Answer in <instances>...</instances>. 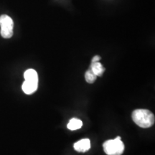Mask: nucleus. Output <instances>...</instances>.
<instances>
[{
	"mask_svg": "<svg viewBox=\"0 0 155 155\" xmlns=\"http://www.w3.org/2000/svg\"><path fill=\"white\" fill-rule=\"evenodd\" d=\"M131 117L136 124L143 129L150 128L154 124V114L148 109H136L132 112Z\"/></svg>",
	"mask_w": 155,
	"mask_h": 155,
	"instance_id": "1",
	"label": "nucleus"
},
{
	"mask_svg": "<svg viewBox=\"0 0 155 155\" xmlns=\"http://www.w3.org/2000/svg\"><path fill=\"white\" fill-rule=\"evenodd\" d=\"M104 152L107 155H121L124 151V144L120 137L106 141L103 144Z\"/></svg>",
	"mask_w": 155,
	"mask_h": 155,
	"instance_id": "2",
	"label": "nucleus"
},
{
	"mask_svg": "<svg viewBox=\"0 0 155 155\" xmlns=\"http://www.w3.org/2000/svg\"><path fill=\"white\" fill-rule=\"evenodd\" d=\"M90 70L96 76H101L104 74V71H105V68H104L102 64L100 63L99 62L91 63V65L90 66Z\"/></svg>",
	"mask_w": 155,
	"mask_h": 155,
	"instance_id": "6",
	"label": "nucleus"
},
{
	"mask_svg": "<svg viewBox=\"0 0 155 155\" xmlns=\"http://www.w3.org/2000/svg\"><path fill=\"white\" fill-rule=\"evenodd\" d=\"M25 81H36L38 82V75L34 69H28L24 73Z\"/></svg>",
	"mask_w": 155,
	"mask_h": 155,
	"instance_id": "8",
	"label": "nucleus"
},
{
	"mask_svg": "<svg viewBox=\"0 0 155 155\" xmlns=\"http://www.w3.org/2000/svg\"><path fill=\"white\" fill-rule=\"evenodd\" d=\"M38 88V82H36V81H25V82L23 83L22 86L23 92L28 95L33 94L34 92L36 91Z\"/></svg>",
	"mask_w": 155,
	"mask_h": 155,
	"instance_id": "5",
	"label": "nucleus"
},
{
	"mask_svg": "<svg viewBox=\"0 0 155 155\" xmlns=\"http://www.w3.org/2000/svg\"><path fill=\"white\" fill-rule=\"evenodd\" d=\"M101 60V57L98 55H96L93 58L91 63H95V62H98Z\"/></svg>",
	"mask_w": 155,
	"mask_h": 155,
	"instance_id": "10",
	"label": "nucleus"
},
{
	"mask_svg": "<svg viewBox=\"0 0 155 155\" xmlns=\"http://www.w3.org/2000/svg\"><path fill=\"white\" fill-rule=\"evenodd\" d=\"M83 126V122L81 120L76 119V118H73V119H71L68 124L67 127L68 129L71 131L78 130V129H81Z\"/></svg>",
	"mask_w": 155,
	"mask_h": 155,
	"instance_id": "7",
	"label": "nucleus"
},
{
	"mask_svg": "<svg viewBox=\"0 0 155 155\" xmlns=\"http://www.w3.org/2000/svg\"><path fill=\"white\" fill-rule=\"evenodd\" d=\"M97 76L90 69L88 70L85 73V79L88 83H94L96 81Z\"/></svg>",
	"mask_w": 155,
	"mask_h": 155,
	"instance_id": "9",
	"label": "nucleus"
},
{
	"mask_svg": "<svg viewBox=\"0 0 155 155\" xmlns=\"http://www.w3.org/2000/svg\"><path fill=\"white\" fill-rule=\"evenodd\" d=\"M73 148L78 152H86L91 149V141L89 139H82L73 145Z\"/></svg>",
	"mask_w": 155,
	"mask_h": 155,
	"instance_id": "4",
	"label": "nucleus"
},
{
	"mask_svg": "<svg viewBox=\"0 0 155 155\" xmlns=\"http://www.w3.org/2000/svg\"><path fill=\"white\" fill-rule=\"evenodd\" d=\"M0 34L2 38L8 39L12 38L13 35V28H14V22L12 19L8 15H3L0 16Z\"/></svg>",
	"mask_w": 155,
	"mask_h": 155,
	"instance_id": "3",
	"label": "nucleus"
}]
</instances>
